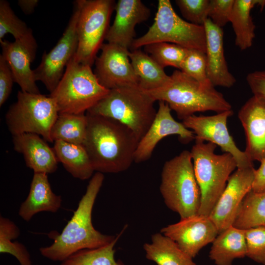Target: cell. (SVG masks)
Instances as JSON below:
<instances>
[{
    "label": "cell",
    "instance_id": "cell-1",
    "mask_svg": "<svg viewBox=\"0 0 265 265\" xmlns=\"http://www.w3.org/2000/svg\"><path fill=\"white\" fill-rule=\"evenodd\" d=\"M87 127L82 144L95 171L117 173L134 161L139 140L127 126L114 119L86 112Z\"/></svg>",
    "mask_w": 265,
    "mask_h": 265
},
{
    "label": "cell",
    "instance_id": "cell-2",
    "mask_svg": "<svg viewBox=\"0 0 265 265\" xmlns=\"http://www.w3.org/2000/svg\"><path fill=\"white\" fill-rule=\"evenodd\" d=\"M104 180L103 173L96 172L93 175L77 209L61 234L55 236L51 245L40 248L42 256L62 262L78 251L102 247L115 238V236L102 234L92 224L93 206Z\"/></svg>",
    "mask_w": 265,
    "mask_h": 265
},
{
    "label": "cell",
    "instance_id": "cell-3",
    "mask_svg": "<svg viewBox=\"0 0 265 265\" xmlns=\"http://www.w3.org/2000/svg\"><path fill=\"white\" fill-rule=\"evenodd\" d=\"M164 86L144 91L155 101H163L184 120L196 112L230 110L232 106L212 83H201L181 70H176Z\"/></svg>",
    "mask_w": 265,
    "mask_h": 265
},
{
    "label": "cell",
    "instance_id": "cell-4",
    "mask_svg": "<svg viewBox=\"0 0 265 265\" xmlns=\"http://www.w3.org/2000/svg\"><path fill=\"white\" fill-rule=\"evenodd\" d=\"M155 102L138 86L122 87L110 90L86 112L118 121L129 128L139 141L156 116Z\"/></svg>",
    "mask_w": 265,
    "mask_h": 265
},
{
    "label": "cell",
    "instance_id": "cell-5",
    "mask_svg": "<svg viewBox=\"0 0 265 265\" xmlns=\"http://www.w3.org/2000/svg\"><path fill=\"white\" fill-rule=\"evenodd\" d=\"M217 145L195 140L190 153L200 193L199 214L209 216L237 167L234 157L225 153H214Z\"/></svg>",
    "mask_w": 265,
    "mask_h": 265
},
{
    "label": "cell",
    "instance_id": "cell-6",
    "mask_svg": "<svg viewBox=\"0 0 265 265\" xmlns=\"http://www.w3.org/2000/svg\"><path fill=\"white\" fill-rule=\"evenodd\" d=\"M159 190L166 206L180 219L198 213L201 193L190 151L184 150L164 163Z\"/></svg>",
    "mask_w": 265,
    "mask_h": 265
},
{
    "label": "cell",
    "instance_id": "cell-7",
    "mask_svg": "<svg viewBox=\"0 0 265 265\" xmlns=\"http://www.w3.org/2000/svg\"><path fill=\"white\" fill-rule=\"evenodd\" d=\"M101 84L91 67L76 62L73 57L50 96L59 114H83L109 92Z\"/></svg>",
    "mask_w": 265,
    "mask_h": 265
},
{
    "label": "cell",
    "instance_id": "cell-8",
    "mask_svg": "<svg viewBox=\"0 0 265 265\" xmlns=\"http://www.w3.org/2000/svg\"><path fill=\"white\" fill-rule=\"evenodd\" d=\"M157 42L171 43L187 49L206 52L204 26L193 24L182 19L174 11L169 0L158 1L154 22L145 34L134 39L131 49H140Z\"/></svg>",
    "mask_w": 265,
    "mask_h": 265
},
{
    "label": "cell",
    "instance_id": "cell-9",
    "mask_svg": "<svg viewBox=\"0 0 265 265\" xmlns=\"http://www.w3.org/2000/svg\"><path fill=\"white\" fill-rule=\"evenodd\" d=\"M58 115L57 105L50 96L21 90L18 92L16 102L5 114V122L13 136L35 133L53 142L51 132Z\"/></svg>",
    "mask_w": 265,
    "mask_h": 265
},
{
    "label": "cell",
    "instance_id": "cell-10",
    "mask_svg": "<svg viewBox=\"0 0 265 265\" xmlns=\"http://www.w3.org/2000/svg\"><path fill=\"white\" fill-rule=\"evenodd\" d=\"M77 32L78 48L74 56L78 63L92 66L108 31L116 2L114 0H79Z\"/></svg>",
    "mask_w": 265,
    "mask_h": 265
},
{
    "label": "cell",
    "instance_id": "cell-11",
    "mask_svg": "<svg viewBox=\"0 0 265 265\" xmlns=\"http://www.w3.org/2000/svg\"><path fill=\"white\" fill-rule=\"evenodd\" d=\"M80 13L78 0L62 36L54 47L42 55L38 66L34 70L35 80L42 82L51 93L62 78L78 48L77 26Z\"/></svg>",
    "mask_w": 265,
    "mask_h": 265
},
{
    "label": "cell",
    "instance_id": "cell-12",
    "mask_svg": "<svg viewBox=\"0 0 265 265\" xmlns=\"http://www.w3.org/2000/svg\"><path fill=\"white\" fill-rule=\"evenodd\" d=\"M233 114L232 109L210 116L194 114L183 120L182 123L193 132L195 140L212 142L231 154L237 162V168L253 166V161L237 147L228 131V119Z\"/></svg>",
    "mask_w": 265,
    "mask_h": 265
},
{
    "label": "cell",
    "instance_id": "cell-13",
    "mask_svg": "<svg viewBox=\"0 0 265 265\" xmlns=\"http://www.w3.org/2000/svg\"><path fill=\"white\" fill-rule=\"evenodd\" d=\"M255 170L253 166L237 168L229 177L209 215L219 233L233 226L243 200L252 190Z\"/></svg>",
    "mask_w": 265,
    "mask_h": 265
},
{
    "label": "cell",
    "instance_id": "cell-14",
    "mask_svg": "<svg viewBox=\"0 0 265 265\" xmlns=\"http://www.w3.org/2000/svg\"><path fill=\"white\" fill-rule=\"evenodd\" d=\"M95 60L94 73L102 85L108 90L138 86L139 79L129 58V49L111 44H103Z\"/></svg>",
    "mask_w": 265,
    "mask_h": 265
},
{
    "label": "cell",
    "instance_id": "cell-15",
    "mask_svg": "<svg viewBox=\"0 0 265 265\" xmlns=\"http://www.w3.org/2000/svg\"><path fill=\"white\" fill-rule=\"evenodd\" d=\"M160 233L174 241L184 252L194 258L212 243L218 231L209 216L197 214L162 228Z\"/></svg>",
    "mask_w": 265,
    "mask_h": 265
},
{
    "label": "cell",
    "instance_id": "cell-16",
    "mask_svg": "<svg viewBox=\"0 0 265 265\" xmlns=\"http://www.w3.org/2000/svg\"><path fill=\"white\" fill-rule=\"evenodd\" d=\"M171 111L168 104L163 101H159L156 116L138 143L134 155L135 162L148 160L159 142L169 135H178L179 140L184 143H188L195 139L193 132L182 123L176 121Z\"/></svg>",
    "mask_w": 265,
    "mask_h": 265
},
{
    "label": "cell",
    "instance_id": "cell-17",
    "mask_svg": "<svg viewBox=\"0 0 265 265\" xmlns=\"http://www.w3.org/2000/svg\"><path fill=\"white\" fill-rule=\"evenodd\" d=\"M115 10V18L106 40L129 49L135 39L136 25L148 19L150 10L140 0H119Z\"/></svg>",
    "mask_w": 265,
    "mask_h": 265
},
{
    "label": "cell",
    "instance_id": "cell-18",
    "mask_svg": "<svg viewBox=\"0 0 265 265\" xmlns=\"http://www.w3.org/2000/svg\"><path fill=\"white\" fill-rule=\"evenodd\" d=\"M238 117L246 136L244 152L252 161L265 157V101L253 95L241 106Z\"/></svg>",
    "mask_w": 265,
    "mask_h": 265
},
{
    "label": "cell",
    "instance_id": "cell-19",
    "mask_svg": "<svg viewBox=\"0 0 265 265\" xmlns=\"http://www.w3.org/2000/svg\"><path fill=\"white\" fill-rule=\"evenodd\" d=\"M203 26L206 38L208 78L214 86L230 88L235 84L236 79L229 71L225 59L223 30L209 18Z\"/></svg>",
    "mask_w": 265,
    "mask_h": 265
},
{
    "label": "cell",
    "instance_id": "cell-20",
    "mask_svg": "<svg viewBox=\"0 0 265 265\" xmlns=\"http://www.w3.org/2000/svg\"><path fill=\"white\" fill-rule=\"evenodd\" d=\"M14 149L23 154L26 164L34 173L49 174L57 169L58 161L53 148L39 135L25 133L13 136Z\"/></svg>",
    "mask_w": 265,
    "mask_h": 265
},
{
    "label": "cell",
    "instance_id": "cell-21",
    "mask_svg": "<svg viewBox=\"0 0 265 265\" xmlns=\"http://www.w3.org/2000/svg\"><path fill=\"white\" fill-rule=\"evenodd\" d=\"M1 54L7 61L13 76L14 82L20 86L21 91L34 94H40L36 83L34 70L30 64L34 56L20 42L3 40L0 42Z\"/></svg>",
    "mask_w": 265,
    "mask_h": 265
},
{
    "label": "cell",
    "instance_id": "cell-22",
    "mask_svg": "<svg viewBox=\"0 0 265 265\" xmlns=\"http://www.w3.org/2000/svg\"><path fill=\"white\" fill-rule=\"evenodd\" d=\"M47 175L34 173L28 194L18 212L20 216L26 221L30 220L37 213L56 212L61 207V197L52 190Z\"/></svg>",
    "mask_w": 265,
    "mask_h": 265
},
{
    "label": "cell",
    "instance_id": "cell-23",
    "mask_svg": "<svg viewBox=\"0 0 265 265\" xmlns=\"http://www.w3.org/2000/svg\"><path fill=\"white\" fill-rule=\"evenodd\" d=\"M246 257L244 230L231 226L219 233L212 242L209 257L216 265H232Z\"/></svg>",
    "mask_w": 265,
    "mask_h": 265
},
{
    "label": "cell",
    "instance_id": "cell-24",
    "mask_svg": "<svg viewBox=\"0 0 265 265\" xmlns=\"http://www.w3.org/2000/svg\"><path fill=\"white\" fill-rule=\"evenodd\" d=\"M265 7V0H235L230 22L235 35V44L241 51L250 48L255 37L256 26L251 15V10Z\"/></svg>",
    "mask_w": 265,
    "mask_h": 265
},
{
    "label": "cell",
    "instance_id": "cell-25",
    "mask_svg": "<svg viewBox=\"0 0 265 265\" xmlns=\"http://www.w3.org/2000/svg\"><path fill=\"white\" fill-rule=\"evenodd\" d=\"M53 149L58 162L73 177L85 180L93 176L95 170L82 145L56 140Z\"/></svg>",
    "mask_w": 265,
    "mask_h": 265
},
{
    "label": "cell",
    "instance_id": "cell-26",
    "mask_svg": "<svg viewBox=\"0 0 265 265\" xmlns=\"http://www.w3.org/2000/svg\"><path fill=\"white\" fill-rule=\"evenodd\" d=\"M143 248L146 258L157 265H196L192 258L161 233L153 235L151 242L145 243Z\"/></svg>",
    "mask_w": 265,
    "mask_h": 265
},
{
    "label": "cell",
    "instance_id": "cell-27",
    "mask_svg": "<svg viewBox=\"0 0 265 265\" xmlns=\"http://www.w3.org/2000/svg\"><path fill=\"white\" fill-rule=\"evenodd\" d=\"M129 58L139 79L138 86L142 90L160 88L170 81V76H168L163 68L140 49L130 51Z\"/></svg>",
    "mask_w": 265,
    "mask_h": 265
},
{
    "label": "cell",
    "instance_id": "cell-28",
    "mask_svg": "<svg viewBox=\"0 0 265 265\" xmlns=\"http://www.w3.org/2000/svg\"><path fill=\"white\" fill-rule=\"evenodd\" d=\"M8 33L12 35L15 41L22 44L35 56L37 44L32 30L16 15L7 1L0 0V42Z\"/></svg>",
    "mask_w": 265,
    "mask_h": 265
},
{
    "label": "cell",
    "instance_id": "cell-29",
    "mask_svg": "<svg viewBox=\"0 0 265 265\" xmlns=\"http://www.w3.org/2000/svg\"><path fill=\"white\" fill-rule=\"evenodd\" d=\"M87 117L83 114H59L51 130L52 141L61 140L82 145L85 138Z\"/></svg>",
    "mask_w": 265,
    "mask_h": 265
},
{
    "label": "cell",
    "instance_id": "cell-30",
    "mask_svg": "<svg viewBox=\"0 0 265 265\" xmlns=\"http://www.w3.org/2000/svg\"><path fill=\"white\" fill-rule=\"evenodd\" d=\"M246 230L265 226V191H250L244 197L233 225Z\"/></svg>",
    "mask_w": 265,
    "mask_h": 265
},
{
    "label": "cell",
    "instance_id": "cell-31",
    "mask_svg": "<svg viewBox=\"0 0 265 265\" xmlns=\"http://www.w3.org/2000/svg\"><path fill=\"white\" fill-rule=\"evenodd\" d=\"M125 229L109 243L96 248L83 249L61 262L60 265H124L114 258V246Z\"/></svg>",
    "mask_w": 265,
    "mask_h": 265
},
{
    "label": "cell",
    "instance_id": "cell-32",
    "mask_svg": "<svg viewBox=\"0 0 265 265\" xmlns=\"http://www.w3.org/2000/svg\"><path fill=\"white\" fill-rule=\"evenodd\" d=\"M20 230L10 219L0 217V252L14 256L20 265H33L30 255L22 243L12 241L20 235Z\"/></svg>",
    "mask_w": 265,
    "mask_h": 265
},
{
    "label": "cell",
    "instance_id": "cell-33",
    "mask_svg": "<svg viewBox=\"0 0 265 265\" xmlns=\"http://www.w3.org/2000/svg\"><path fill=\"white\" fill-rule=\"evenodd\" d=\"M145 51L162 68L172 66L179 70L188 49L167 42H157L144 46Z\"/></svg>",
    "mask_w": 265,
    "mask_h": 265
},
{
    "label": "cell",
    "instance_id": "cell-34",
    "mask_svg": "<svg viewBox=\"0 0 265 265\" xmlns=\"http://www.w3.org/2000/svg\"><path fill=\"white\" fill-rule=\"evenodd\" d=\"M180 70L201 83H212L207 76L206 54L202 51L188 49Z\"/></svg>",
    "mask_w": 265,
    "mask_h": 265
},
{
    "label": "cell",
    "instance_id": "cell-35",
    "mask_svg": "<svg viewBox=\"0 0 265 265\" xmlns=\"http://www.w3.org/2000/svg\"><path fill=\"white\" fill-rule=\"evenodd\" d=\"M246 257L265 265V226L244 230Z\"/></svg>",
    "mask_w": 265,
    "mask_h": 265
},
{
    "label": "cell",
    "instance_id": "cell-36",
    "mask_svg": "<svg viewBox=\"0 0 265 265\" xmlns=\"http://www.w3.org/2000/svg\"><path fill=\"white\" fill-rule=\"evenodd\" d=\"M175 2L183 17L190 23L203 26L208 18L210 0H176Z\"/></svg>",
    "mask_w": 265,
    "mask_h": 265
},
{
    "label": "cell",
    "instance_id": "cell-37",
    "mask_svg": "<svg viewBox=\"0 0 265 265\" xmlns=\"http://www.w3.org/2000/svg\"><path fill=\"white\" fill-rule=\"evenodd\" d=\"M235 0H210L208 16L216 26L222 28L228 22Z\"/></svg>",
    "mask_w": 265,
    "mask_h": 265
},
{
    "label": "cell",
    "instance_id": "cell-38",
    "mask_svg": "<svg viewBox=\"0 0 265 265\" xmlns=\"http://www.w3.org/2000/svg\"><path fill=\"white\" fill-rule=\"evenodd\" d=\"M14 82L10 67L3 56L0 55V106L9 97Z\"/></svg>",
    "mask_w": 265,
    "mask_h": 265
},
{
    "label": "cell",
    "instance_id": "cell-39",
    "mask_svg": "<svg viewBox=\"0 0 265 265\" xmlns=\"http://www.w3.org/2000/svg\"><path fill=\"white\" fill-rule=\"evenodd\" d=\"M246 79L253 95L265 101V71H255L249 73Z\"/></svg>",
    "mask_w": 265,
    "mask_h": 265
},
{
    "label": "cell",
    "instance_id": "cell-40",
    "mask_svg": "<svg viewBox=\"0 0 265 265\" xmlns=\"http://www.w3.org/2000/svg\"><path fill=\"white\" fill-rule=\"evenodd\" d=\"M259 167L255 170L252 190L256 192L265 191V157L260 162Z\"/></svg>",
    "mask_w": 265,
    "mask_h": 265
},
{
    "label": "cell",
    "instance_id": "cell-41",
    "mask_svg": "<svg viewBox=\"0 0 265 265\" xmlns=\"http://www.w3.org/2000/svg\"><path fill=\"white\" fill-rule=\"evenodd\" d=\"M39 3L38 0H19L18 4L25 14L33 13Z\"/></svg>",
    "mask_w": 265,
    "mask_h": 265
}]
</instances>
